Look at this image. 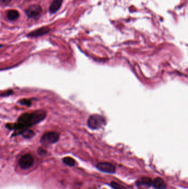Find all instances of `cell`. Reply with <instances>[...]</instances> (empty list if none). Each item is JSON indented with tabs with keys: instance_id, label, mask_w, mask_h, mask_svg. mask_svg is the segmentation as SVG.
I'll list each match as a JSON object with an SVG mask.
<instances>
[{
	"instance_id": "cell-1",
	"label": "cell",
	"mask_w": 188,
	"mask_h": 189,
	"mask_svg": "<svg viewBox=\"0 0 188 189\" xmlns=\"http://www.w3.org/2000/svg\"><path fill=\"white\" fill-rule=\"evenodd\" d=\"M46 111L40 110L31 113H25L18 118L16 123H8L6 127L9 130H14L19 134L25 130H28L31 126L40 122L46 118Z\"/></svg>"
},
{
	"instance_id": "cell-2",
	"label": "cell",
	"mask_w": 188,
	"mask_h": 189,
	"mask_svg": "<svg viewBox=\"0 0 188 189\" xmlns=\"http://www.w3.org/2000/svg\"><path fill=\"white\" fill-rule=\"evenodd\" d=\"M105 124L104 118L99 115H93L91 116L88 119L87 124L90 128L92 130H98L101 128Z\"/></svg>"
},
{
	"instance_id": "cell-3",
	"label": "cell",
	"mask_w": 188,
	"mask_h": 189,
	"mask_svg": "<svg viewBox=\"0 0 188 189\" xmlns=\"http://www.w3.org/2000/svg\"><path fill=\"white\" fill-rule=\"evenodd\" d=\"M59 140V134L55 132H50L44 134L40 140L43 144H51L55 143Z\"/></svg>"
},
{
	"instance_id": "cell-4",
	"label": "cell",
	"mask_w": 188,
	"mask_h": 189,
	"mask_svg": "<svg viewBox=\"0 0 188 189\" xmlns=\"http://www.w3.org/2000/svg\"><path fill=\"white\" fill-rule=\"evenodd\" d=\"M34 162V158L30 154L22 155L19 160V165L22 169H27L31 168Z\"/></svg>"
},
{
	"instance_id": "cell-5",
	"label": "cell",
	"mask_w": 188,
	"mask_h": 189,
	"mask_svg": "<svg viewBox=\"0 0 188 189\" xmlns=\"http://www.w3.org/2000/svg\"><path fill=\"white\" fill-rule=\"evenodd\" d=\"M42 8L39 4H31L25 10V13L29 18L35 17L42 13Z\"/></svg>"
},
{
	"instance_id": "cell-6",
	"label": "cell",
	"mask_w": 188,
	"mask_h": 189,
	"mask_svg": "<svg viewBox=\"0 0 188 189\" xmlns=\"http://www.w3.org/2000/svg\"><path fill=\"white\" fill-rule=\"evenodd\" d=\"M97 168L99 171L105 173L113 174L116 171L115 167L111 163L107 162H101L97 165Z\"/></svg>"
},
{
	"instance_id": "cell-7",
	"label": "cell",
	"mask_w": 188,
	"mask_h": 189,
	"mask_svg": "<svg viewBox=\"0 0 188 189\" xmlns=\"http://www.w3.org/2000/svg\"><path fill=\"white\" fill-rule=\"evenodd\" d=\"M50 31V29L48 27H43L42 28H39L34 31L31 32L28 34V37H38L39 36L45 35L48 33Z\"/></svg>"
},
{
	"instance_id": "cell-8",
	"label": "cell",
	"mask_w": 188,
	"mask_h": 189,
	"mask_svg": "<svg viewBox=\"0 0 188 189\" xmlns=\"http://www.w3.org/2000/svg\"><path fill=\"white\" fill-rule=\"evenodd\" d=\"M62 3H63V0H53L49 8L50 13L51 14H54L56 13L61 6Z\"/></svg>"
},
{
	"instance_id": "cell-9",
	"label": "cell",
	"mask_w": 188,
	"mask_h": 189,
	"mask_svg": "<svg viewBox=\"0 0 188 189\" xmlns=\"http://www.w3.org/2000/svg\"><path fill=\"white\" fill-rule=\"evenodd\" d=\"M152 186L156 189H164L166 188V184L164 181L160 177H157L153 180Z\"/></svg>"
},
{
	"instance_id": "cell-10",
	"label": "cell",
	"mask_w": 188,
	"mask_h": 189,
	"mask_svg": "<svg viewBox=\"0 0 188 189\" xmlns=\"http://www.w3.org/2000/svg\"><path fill=\"white\" fill-rule=\"evenodd\" d=\"M19 14L17 10H12L10 11H8L7 14V17L11 21H13L16 19H17L19 17Z\"/></svg>"
},
{
	"instance_id": "cell-11",
	"label": "cell",
	"mask_w": 188,
	"mask_h": 189,
	"mask_svg": "<svg viewBox=\"0 0 188 189\" xmlns=\"http://www.w3.org/2000/svg\"><path fill=\"white\" fill-rule=\"evenodd\" d=\"M139 182L143 185L146 186L147 188H150L152 185L153 180L151 178H148V177H143L141 178Z\"/></svg>"
},
{
	"instance_id": "cell-12",
	"label": "cell",
	"mask_w": 188,
	"mask_h": 189,
	"mask_svg": "<svg viewBox=\"0 0 188 189\" xmlns=\"http://www.w3.org/2000/svg\"><path fill=\"white\" fill-rule=\"evenodd\" d=\"M21 134H22L24 138H28V139L31 138H33V136H35V133L33 130H28H28H23L21 133Z\"/></svg>"
},
{
	"instance_id": "cell-13",
	"label": "cell",
	"mask_w": 188,
	"mask_h": 189,
	"mask_svg": "<svg viewBox=\"0 0 188 189\" xmlns=\"http://www.w3.org/2000/svg\"><path fill=\"white\" fill-rule=\"evenodd\" d=\"M63 161L65 164L70 166H73L75 165V160L72 158L67 157L64 158L63 159Z\"/></svg>"
},
{
	"instance_id": "cell-14",
	"label": "cell",
	"mask_w": 188,
	"mask_h": 189,
	"mask_svg": "<svg viewBox=\"0 0 188 189\" xmlns=\"http://www.w3.org/2000/svg\"><path fill=\"white\" fill-rule=\"evenodd\" d=\"M110 186L113 189H126L124 186L121 185L118 182H112L110 183Z\"/></svg>"
},
{
	"instance_id": "cell-15",
	"label": "cell",
	"mask_w": 188,
	"mask_h": 189,
	"mask_svg": "<svg viewBox=\"0 0 188 189\" xmlns=\"http://www.w3.org/2000/svg\"><path fill=\"white\" fill-rule=\"evenodd\" d=\"M19 103L21 105H25V106H26L27 107H29L31 105V101L30 100H29V99H25V98L22 99L21 100L19 101Z\"/></svg>"
},
{
	"instance_id": "cell-16",
	"label": "cell",
	"mask_w": 188,
	"mask_h": 189,
	"mask_svg": "<svg viewBox=\"0 0 188 189\" xmlns=\"http://www.w3.org/2000/svg\"><path fill=\"white\" fill-rule=\"evenodd\" d=\"M13 92V91H12V90H8V91L4 92L3 93L1 94H0V96H1V97H6V96H10V94H12Z\"/></svg>"
},
{
	"instance_id": "cell-17",
	"label": "cell",
	"mask_w": 188,
	"mask_h": 189,
	"mask_svg": "<svg viewBox=\"0 0 188 189\" xmlns=\"http://www.w3.org/2000/svg\"><path fill=\"white\" fill-rule=\"evenodd\" d=\"M10 1L11 0H0V2L4 4H8Z\"/></svg>"
},
{
	"instance_id": "cell-18",
	"label": "cell",
	"mask_w": 188,
	"mask_h": 189,
	"mask_svg": "<svg viewBox=\"0 0 188 189\" xmlns=\"http://www.w3.org/2000/svg\"><path fill=\"white\" fill-rule=\"evenodd\" d=\"M2 46H3L0 45V48H1V47H2Z\"/></svg>"
}]
</instances>
